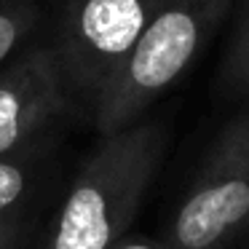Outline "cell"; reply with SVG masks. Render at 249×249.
Wrapping results in <instances>:
<instances>
[{
	"label": "cell",
	"mask_w": 249,
	"mask_h": 249,
	"mask_svg": "<svg viewBox=\"0 0 249 249\" xmlns=\"http://www.w3.org/2000/svg\"><path fill=\"white\" fill-rule=\"evenodd\" d=\"M236 22L217 72V91L228 99L249 97V0L236 3Z\"/></svg>",
	"instance_id": "52a82bcc"
},
{
	"label": "cell",
	"mask_w": 249,
	"mask_h": 249,
	"mask_svg": "<svg viewBox=\"0 0 249 249\" xmlns=\"http://www.w3.org/2000/svg\"><path fill=\"white\" fill-rule=\"evenodd\" d=\"M54 140L0 156V249H22L38 220Z\"/></svg>",
	"instance_id": "8992f818"
},
{
	"label": "cell",
	"mask_w": 249,
	"mask_h": 249,
	"mask_svg": "<svg viewBox=\"0 0 249 249\" xmlns=\"http://www.w3.org/2000/svg\"><path fill=\"white\" fill-rule=\"evenodd\" d=\"M166 150L158 121H137L99 142L59 201L40 249H110L129 233Z\"/></svg>",
	"instance_id": "6da1fadb"
},
{
	"label": "cell",
	"mask_w": 249,
	"mask_h": 249,
	"mask_svg": "<svg viewBox=\"0 0 249 249\" xmlns=\"http://www.w3.org/2000/svg\"><path fill=\"white\" fill-rule=\"evenodd\" d=\"M233 3L236 0H161L145 33L89 115L99 134H115L142 121L150 105L206 51Z\"/></svg>",
	"instance_id": "7a4b0ae2"
},
{
	"label": "cell",
	"mask_w": 249,
	"mask_h": 249,
	"mask_svg": "<svg viewBox=\"0 0 249 249\" xmlns=\"http://www.w3.org/2000/svg\"><path fill=\"white\" fill-rule=\"evenodd\" d=\"M110 249H169L163 244V238H150V236H129L126 233L118 244H113Z\"/></svg>",
	"instance_id": "9c48e42d"
},
{
	"label": "cell",
	"mask_w": 249,
	"mask_h": 249,
	"mask_svg": "<svg viewBox=\"0 0 249 249\" xmlns=\"http://www.w3.org/2000/svg\"><path fill=\"white\" fill-rule=\"evenodd\" d=\"M161 238L169 249L249 247V110L217 131Z\"/></svg>",
	"instance_id": "3957f363"
},
{
	"label": "cell",
	"mask_w": 249,
	"mask_h": 249,
	"mask_svg": "<svg viewBox=\"0 0 249 249\" xmlns=\"http://www.w3.org/2000/svg\"><path fill=\"white\" fill-rule=\"evenodd\" d=\"M43 19V0H0V67L30 46Z\"/></svg>",
	"instance_id": "ba28073f"
},
{
	"label": "cell",
	"mask_w": 249,
	"mask_h": 249,
	"mask_svg": "<svg viewBox=\"0 0 249 249\" xmlns=\"http://www.w3.org/2000/svg\"><path fill=\"white\" fill-rule=\"evenodd\" d=\"M161 0H65L54 40L75 107L91 115Z\"/></svg>",
	"instance_id": "277c9868"
},
{
	"label": "cell",
	"mask_w": 249,
	"mask_h": 249,
	"mask_svg": "<svg viewBox=\"0 0 249 249\" xmlns=\"http://www.w3.org/2000/svg\"><path fill=\"white\" fill-rule=\"evenodd\" d=\"M75 107L51 43H30L0 67V156L54 140Z\"/></svg>",
	"instance_id": "5b68a950"
}]
</instances>
